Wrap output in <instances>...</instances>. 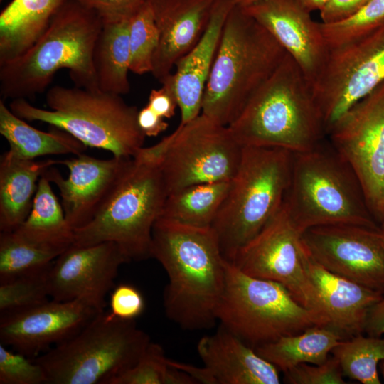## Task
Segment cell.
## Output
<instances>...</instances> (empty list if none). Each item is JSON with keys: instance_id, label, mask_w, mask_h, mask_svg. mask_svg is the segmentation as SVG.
<instances>
[{"instance_id": "26", "label": "cell", "mask_w": 384, "mask_h": 384, "mask_svg": "<svg viewBox=\"0 0 384 384\" xmlns=\"http://www.w3.org/2000/svg\"><path fill=\"white\" fill-rule=\"evenodd\" d=\"M0 133L9 143L10 153L27 160L48 155L78 156L87 147L59 128L53 127L49 132L34 128L14 114L2 99L0 100Z\"/></svg>"}, {"instance_id": "8", "label": "cell", "mask_w": 384, "mask_h": 384, "mask_svg": "<svg viewBox=\"0 0 384 384\" xmlns=\"http://www.w3.org/2000/svg\"><path fill=\"white\" fill-rule=\"evenodd\" d=\"M293 159L294 152L283 148L242 146L240 165L211 225L228 262L281 209Z\"/></svg>"}, {"instance_id": "35", "label": "cell", "mask_w": 384, "mask_h": 384, "mask_svg": "<svg viewBox=\"0 0 384 384\" xmlns=\"http://www.w3.org/2000/svg\"><path fill=\"white\" fill-rule=\"evenodd\" d=\"M50 268L0 283V314L21 311L48 301Z\"/></svg>"}, {"instance_id": "36", "label": "cell", "mask_w": 384, "mask_h": 384, "mask_svg": "<svg viewBox=\"0 0 384 384\" xmlns=\"http://www.w3.org/2000/svg\"><path fill=\"white\" fill-rule=\"evenodd\" d=\"M384 23V0H370L350 18L334 23L319 22L329 49L348 43Z\"/></svg>"}, {"instance_id": "1", "label": "cell", "mask_w": 384, "mask_h": 384, "mask_svg": "<svg viewBox=\"0 0 384 384\" xmlns=\"http://www.w3.org/2000/svg\"><path fill=\"white\" fill-rule=\"evenodd\" d=\"M151 257L168 276L163 297L167 317L186 330L213 327L228 262L213 229L159 218L152 230Z\"/></svg>"}, {"instance_id": "29", "label": "cell", "mask_w": 384, "mask_h": 384, "mask_svg": "<svg viewBox=\"0 0 384 384\" xmlns=\"http://www.w3.org/2000/svg\"><path fill=\"white\" fill-rule=\"evenodd\" d=\"M129 20L103 23L93 61L99 89L119 95L130 91Z\"/></svg>"}, {"instance_id": "6", "label": "cell", "mask_w": 384, "mask_h": 384, "mask_svg": "<svg viewBox=\"0 0 384 384\" xmlns=\"http://www.w3.org/2000/svg\"><path fill=\"white\" fill-rule=\"evenodd\" d=\"M283 206L302 234L309 228L328 225L381 229L356 174L330 142L323 141L314 149L294 153Z\"/></svg>"}, {"instance_id": "18", "label": "cell", "mask_w": 384, "mask_h": 384, "mask_svg": "<svg viewBox=\"0 0 384 384\" xmlns=\"http://www.w3.org/2000/svg\"><path fill=\"white\" fill-rule=\"evenodd\" d=\"M242 8L277 41L313 87L325 67L329 48L311 12L294 0H259Z\"/></svg>"}, {"instance_id": "2", "label": "cell", "mask_w": 384, "mask_h": 384, "mask_svg": "<svg viewBox=\"0 0 384 384\" xmlns=\"http://www.w3.org/2000/svg\"><path fill=\"white\" fill-rule=\"evenodd\" d=\"M102 25L95 11L79 0H68L32 46L0 63L1 99L33 98L63 68L75 86L98 90L93 53Z\"/></svg>"}, {"instance_id": "33", "label": "cell", "mask_w": 384, "mask_h": 384, "mask_svg": "<svg viewBox=\"0 0 384 384\" xmlns=\"http://www.w3.org/2000/svg\"><path fill=\"white\" fill-rule=\"evenodd\" d=\"M188 373L173 366L163 348L150 342L138 362L109 384H196Z\"/></svg>"}, {"instance_id": "14", "label": "cell", "mask_w": 384, "mask_h": 384, "mask_svg": "<svg viewBox=\"0 0 384 384\" xmlns=\"http://www.w3.org/2000/svg\"><path fill=\"white\" fill-rule=\"evenodd\" d=\"M301 236L282 205L230 262L250 276L282 284L300 304L323 316L329 324L303 265Z\"/></svg>"}, {"instance_id": "27", "label": "cell", "mask_w": 384, "mask_h": 384, "mask_svg": "<svg viewBox=\"0 0 384 384\" xmlns=\"http://www.w3.org/2000/svg\"><path fill=\"white\" fill-rule=\"evenodd\" d=\"M343 339L327 326H314L255 348L284 373L300 363L321 364Z\"/></svg>"}, {"instance_id": "22", "label": "cell", "mask_w": 384, "mask_h": 384, "mask_svg": "<svg viewBox=\"0 0 384 384\" xmlns=\"http://www.w3.org/2000/svg\"><path fill=\"white\" fill-rule=\"evenodd\" d=\"M302 262L328 319L327 327L343 340L363 333L369 309L384 295L328 270L304 245Z\"/></svg>"}, {"instance_id": "16", "label": "cell", "mask_w": 384, "mask_h": 384, "mask_svg": "<svg viewBox=\"0 0 384 384\" xmlns=\"http://www.w3.org/2000/svg\"><path fill=\"white\" fill-rule=\"evenodd\" d=\"M130 262L118 245L104 242L71 245L53 262L48 275L50 298L84 300L100 311L105 297L114 287L120 266Z\"/></svg>"}, {"instance_id": "19", "label": "cell", "mask_w": 384, "mask_h": 384, "mask_svg": "<svg viewBox=\"0 0 384 384\" xmlns=\"http://www.w3.org/2000/svg\"><path fill=\"white\" fill-rule=\"evenodd\" d=\"M204 366L175 363L180 370L203 384H279V370L255 349L220 325L197 345Z\"/></svg>"}, {"instance_id": "37", "label": "cell", "mask_w": 384, "mask_h": 384, "mask_svg": "<svg viewBox=\"0 0 384 384\" xmlns=\"http://www.w3.org/2000/svg\"><path fill=\"white\" fill-rule=\"evenodd\" d=\"M47 383L42 366L26 356L0 343V384Z\"/></svg>"}, {"instance_id": "40", "label": "cell", "mask_w": 384, "mask_h": 384, "mask_svg": "<svg viewBox=\"0 0 384 384\" xmlns=\"http://www.w3.org/2000/svg\"><path fill=\"white\" fill-rule=\"evenodd\" d=\"M95 11L103 23L129 20L149 0H79Z\"/></svg>"}, {"instance_id": "25", "label": "cell", "mask_w": 384, "mask_h": 384, "mask_svg": "<svg viewBox=\"0 0 384 384\" xmlns=\"http://www.w3.org/2000/svg\"><path fill=\"white\" fill-rule=\"evenodd\" d=\"M68 0H12L0 14V63L24 53Z\"/></svg>"}, {"instance_id": "46", "label": "cell", "mask_w": 384, "mask_h": 384, "mask_svg": "<svg viewBox=\"0 0 384 384\" xmlns=\"http://www.w3.org/2000/svg\"><path fill=\"white\" fill-rule=\"evenodd\" d=\"M259 0H234L235 4L244 7L252 4Z\"/></svg>"}, {"instance_id": "50", "label": "cell", "mask_w": 384, "mask_h": 384, "mask_svg": "<svg viewBox=\"0 0 384 384\" xmlns=\"http://www.w3.org/2000/svg\"><path fill=\"white\" fill-rule=\"evenodd\" d=\"M0 1H2V0H0Z\"/></svg>"}, {"instance_id": "31", "label": "cell", "mask_w": 384, "mask_h": 384, "mask_svg": "<svg viewBox=\"0 0 384 384\" xmlns=\"http://www.w3.org/2000/svg\"><path fill=\"white\" fill-rule=\"evenodd\" d=\"M65 250L28 241L14 231L0 233V283L46 270Z\"/></svg>"}, {"instance_id": "42", "label": "cell", "mask_w": 384, "mask_h": 384, "mask_svg": "<svg viewBox=\"0 0 384 384\" xmlns=\"http://www.w3.org/2000/svg\"><path fill=\"white\" fill-rule=\"evenodd\" d=\"M370 0H330L320 11L321 22L337 23L347 19L361 10Z\"/></svg>"}, {"instance_id": "4", "label": "cell", "mask_w": 384, "mask_h": 384, "mask_svg": "<svg viewBox=\"0 0 384 384\" xmlns=\"http://www.w3.org/2000/svg\"><path fill=\"white\" fill-rule=\"evenodd\" d=\"M228 127L242 146L294 153L314 149L326 135L312 85L287 53Z\"/></svg>"}, {"instance_id": "39", "label": "cell", "mask_w": 384, "mask_h": 384, "mask_svg": "<svg viewBox=\"0 0 384 384\" xmlns=\"http://www.w3.org/2000/svg\"><path fill=\"white\" fill-rule=\"evenodd\" d=\"M110 312L123 320H135L145 309V301L141 292L130 284H119L112 289Z\"/></svg>"}, {"instance_id": "34", "label": "cell", "mask_w": 384, "mask_h": 384, "mask_svg": "<svg viewBox=\"0 0 384 384\" xmlns=\"http://www.w3.org/2000/svg\"><path fill=\"white\" fill-rule=\"evenodd\" d=\"M159 31L149 1L129 19L130 71L151 73L159 45Z\"/></svg>"}, {"instance_id": "13", "label": "cell", "mask_w": 384, "mask_h": 384, "mask_svg": "<svg viewBox=\"0 0 384 384\" xmlns=\"http://www.w3.org/2000/svg\"><path fill=\"white\" fill-rule=\"evenodd\" d=\"M326 134L356 174L380 227L384 220V82L345 112Z\"/></svg>"}, {"instance_id": "3", "label": "cell", "mask_w": 384, "mask_h": 384, "mask_svg": "<svg viewBox=\"0 0 384 384\" xmlns=\"http://www.w3.org/2000/svg\"><path fill=\"white\" fill-rule=\"evenodd\" d=\"M168 145L164 137L127 159L93 218L73 230L74 245L113 242L130 261L151 257L153 227L168 196L159 166Z\"/></svg>"}, {"instance_id": "23", "label": "cell", "mask_w": 384, "mask_h": 384, "mask_svg": "<svg viewBox=\"0 0 384 384\" xmlns=\"http://www.w3.org/2000/svg\"><path fill=\"white\" fill-rule=\"evenodd\" d=\"M234 0H218L210 23L198 43L176 63L174 73L180 124L199 115L203 93L218 50L223 25Z\"/></svg>"}, {"instance_id": "45", "label": "cell", "mask_w": 384, "mask_h": 384, "mask_svg": "<svg viewBox=\"0 0 384 384\" xmlns=\"http://www.w3.org/2000/svg\"><path fill=\"white\" fill-rule=\"evenodd\" d=\"M309 12L319 11L327 4L330 0H294Z\"/></svg>"}, {"instance_id": "38", "label": "cell", "mask_w": 384, "mask_h": 384, "mask_svg": "<svg viewBox=\"0 0 384 384\" xmlns=\"http://www.w3.org/2000/svg\"><path fill=\"white\" fill-rule=\"evenodd\" d=\"M290 384H346L338 360L333 356L321 364L300 363L284 373Z\"/></svg>"}, {"instance_id": "17", "label": "cell", "mask_w": 384, "mask_h": 384, "mask_svg": "<svg viewBox=\"0 0 384 384\" xmlns=\"http://www.w3.org/2000/svg\"><path fill=\"white\" fill-rule=\"evenodd\" d=\"M100 311L82 299H50L0 314V343L36 358L41 352L75 335Z\"/></svg>"}, {"instance_id": "30", "label": "cell", "mask_w": 384, "mask_h": 384, "mask_svg": "<svg viewBox=\"0 0 384 384\" xmlns=\"http://www.w3.org/2000/svg\"><path fill=\"white\" fill-rule=\"evenodd\" d=\"M230 181L193 184L169 194L159 218L193 227H211Z\"/></svg>"}, {"instance_id": "12", "label": "cell", "mask_w": 384, "mask_h": 384, "mask_svg": "<svg viewBox=\"0 0 384 384\" xmlns=\"http://www.w3.org/2000/svg\"><path fill=\"white\" fill-rule=\"evenodd\" d=\"M384 82V23L342 46L329 49L313 86L326 132L353 105Z\"/></svg>"}, {"instance_id": "43", "label": "cell", "mask_w": 384, "mask_h": 384, "mask_svg": "<svg viewBox=\"0 0 384 384\" xmlns=\"http://www.w3.org/2000/svg\"><path fill=\"white\" fill-rule=\"evenodd\" d=\"M137 123L146 137H156L169 127L164 118L155 112L148 105L139 110Z\"/></svg>"}, {"instance_id": "7", "label": "cell", "mask_w": 384, "mask_h": 384, "mask_svg": "<svg viewBox=\"0 0 384 384\" xmlns=\"http://www.w3.org/2000/svg\"><path fill=\"white\" fill-rule=\"evenodd\" d=\"M50 110L14 99L9 109L18 117L63 129L86 146L101 149L119 158H132L143 147L146 136L137 123L139 110L121 95L98 90L55 85L48 90Z\"/></svg>"}, {"instance_id": "24", "label": "cell", "mask_w": 384, "mask_h": 384, "mask_svg": "<svg viewBox=\"0 0 384 384\" xmlns=\"http://www.w3.org/2000/svg\"><path fill=\"white\" fill-rule=\"evenodd\" d=\"M58 160H27L9 151L0 159V231L16 230L28 217L38 182Z\"/></svg>"}, {"instance_id": "15", "label": "cell", "mask_w": 384, "mask_h": 384, "mask_svg": "<svg viewBox=\"0 0 384 384\" xmlns=\"http://www.w3.org/2000/svg\"><path fill=\"white\" fill-rule=\"evenodd\" d=\"M307 252L328 270L384 295V233L355 225H328L304 231Z\"/></svg>"}, {"instance_id": "28", "label": "cell", "mask_w": 384, "mask_h": 384, "mask_svg": "<svg viewBox=\"0 0 384 384\" xmlns=\"http://www.w3.org/2000/svg\"><path fill=\"white\" fill-rule=\"evenodd\" d=\"M14 232L32 242L63 250L73 244V229L65 218L50 181L43 174L38 182L28 217Z\"/></svg>"}, {"instance_id": "47", "label": "cell", "mask_w": 384, "mask_h": 384, "mask_svg": "<svg viewBox=\"0 0 384 384\" xmlns=\"http://www.w3.org/2000/svg\"><path fill=\"white\" fill-rule=\"evenodd\" d=\"M380 367L381 370L382 376L384 380V359L381 361V362L380 363Z\"/></svg>"}, {"instance_id": "48", "label": "cell", "mask_w": 384, "mask_h": 384, "mask_svg": "<svg viewBox=\"0 0 384 384\" xmlns=\"http://www.w3.org/2000/svg\"><path fill=\"white\" fill-rule=\"evenodd\" d=\"M380 228L384 230V220L382 222V223L380 224Z\"/></svg>"}, {"instance_id": "32", "label": "cell", "mask_w": 384, "mask_h": 384, "mask_svg": "<svg viewBox=\"0 0 384 384\" xmlns=\"http://www.w3.org/2000/svg\"><path fill=\"white\" fill-rule=\"evenodd\" d=\"M344 377L363 384H380L378 366L384 359V338L358 334L342 340L331 351Z\"/></svg>"}, {"instance_id": "41", "label": "cell", "mask_w": 384, "mask_h": 384, "mask_svg": "<svg viewBox=\"0 0 384 384\" xmlns=\"http://www.w3.org/2000/svg\"><path fill=\"white\" fill-rule=\"evenodd\" d=\"M159 89H152L149 95L148 105L159 115L171 118L178 107L174 73L169 75Z\"/></svg>"}, {"instance_id": "20", "label": "cell", "mask_w": 384, "mask_h": 384, "mask_svg": "<svg viewBox=\"0 0 384 384\" xmlns=\"http://www.w3.org/2000/svg\"><path fill=\"white\" fill-rule=\"evenodd\" d=\"M128 159L113 156L100 159L82 153L58 160V164L68 169L67 178L53 167L43 173L58 188L65 218L73 230L93 218Z\"/></svg>"}, {"instance_id": "10", "label": "cell", "mask_w": 384, "mask_h": 384, "mask_svg": "<svg viewBox=\"0 0 384 384\" xmlns=\"http://www.w3.org/2000/svg\"><path fill=\"white\" fill-rule=\"evenodd\" d=\"M216 316L221 326L254 348L314 326L328 325L282 284L250 276L228 261Z\"/></svg>"}, {"instance_id": "44", "label": "cell", "mask_w": 384, "mask_h": 384, "mask_svg": "<svg viewBox=\"0 0 384 384\" xmlns=\"http://www.w3.org/2000/svg\"><path fill=\"white\" fill-rule=\"evenodd\" d=\"M364 332L375 337L384 335V297L369 309Z\"/></svg>"}, {"instance_id": "49", "label": "cell", "mask_w": 384, "mask_h": 384, "mask_svg": "<svg viewBox=\"0 0 384 384\" xmlns=\"http://www.w3.org/2000/svg\"><path fill=\"white\" fill-rule=\"evenodd\" d=\"M382 230V229H381ZM383 233H384V230H383Z\"/></svg>"}, {"instance_id": "9", "label": "cell", "mask_w": 384, "mask_h": 384, "mask_svg": "<svg viewBox=\"0 0 384 384\" xmlns=\"http://www.w3.org/2000/svg\"><path fill=\"white\" fill-rule=\"evenodd\" d=\"M150 337L134 320L98 313L75 335L37 356L51 384H109L140 359Z\"/></svg>"}, {"instance_id": "11", "label": "cell", "mask_w": 384, "mask_h": 384, "mask_svg": "<svg viewBox=\"0 0 384 384\" xmlns=\"http://www.w3.org/2000/svg\"><path fill=\"white\" fill-rule=\"evenodd\" d=\"M172 134L159 164L168 195L191 185L233 178L242 146L228 126L201 113L179 124Z\"/></svg>"}, {"instance_id": "5", "label": "cell", "mask_w": 384, "mask_h": 384, "mask_svg": "<svg viewBox=\"0 0 384 384\" xmlns=\"http://www.w3.org/2000/svg\"><path fill=\"white\" fill-rule=\"evenodd\" d=\"M286 55L267 30L234 5L223 25L203 93L202 114L228 126Z\"/></svg>"}, {"instance_id": "21", "label": "cell", "mask_w": 384, "mask_h": 384, "mask_svg": "<svg viewBox=\"0 0 384 384\" xmlns=\"http://www.w3.org/2000/svg\"><path fill=\"white\" fill-rule=\"evenodd\" d=\"M159 31L151 73L161 82L200 41L218 0H149Z\"/></svg>"}]
</instances>
